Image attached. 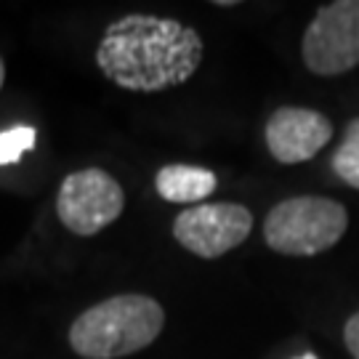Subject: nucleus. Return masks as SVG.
<instances>
[{
  "instance_id": "f257e3e1",
  "label": "nucleus",
  "mask_w": 359,
  "mask_h": 359,
  "mask_svg": "<svg viewBox=\"0 0 359 359\" xmlns=\"http://www.w3.org/2000/svg\"><path fill=\"white\" fill-rule=\"evenodd\" d=\"M203 38L168 16L128 13L104 29L96 48L102 75L126 90L157 93L187 83L203 65Z\"/></svg>"
},
{
  "instance_id": "f03ea898",
  "label": "nucleus",
  "mask_w": 359,
  "mask_h": 359,
  "mask_svg": "<svg viewBox=\"0 0 359 359\" xmlns=\"http://www.w3.org/2000/svg\"><path fill=\"white\" fill-rule=\"evenodd\" d=\"M165 327L163 306L142 293L112 295L86 309L69 327V346L86 359H120L152 344Z\"/></svg>"
},
{
  "instance_id": "7ed1b4c3",
  "label": "nucleus",
  "mask_w": 359,
  "mask_h": 359,
  "mask_svg": "<svg viewBox=\"0 0 359 359\" xmlns=\"http://www.w3.org/2000/svg\"><path fill=\"white\" fill-rule=\"evenodd\" d=\"M348 229V213L338 200L304 194L283 200L264 221V240L283 256H320L341 243Z\"/></svg>"
},
{
  "instance_id": "20e7f679",
  "label": "nucleus",
  "mask_w": 359,
  "mask_h": 359,
  "mask_svg": "<svg viewBox=\"0 0 359 359\" xmlns=\"http://www.w3.org/2000/svg\"><path fill=\"white\" fill-rule=\"evenodd\" d=\"M309 72L320 77L344 75L359 67V0H335L314 13L301 40Z\"/></svg>"
},
{
  "instance_id": "39448f33",
  "label": "nucleus",
  "mask_w": 359,
  "mask_h": 359,
  "mask_svg": "<svg viewBox=\"0 0 359 359\" xmlns=\"http://www.w3.org/2000/svg\"><path fill=\"white\" fill-rule=\"evenodd\" d=\"M126 208V194L107 170L102 168H83L69 173L56 197L59 221L80 237L99 234L104 226L120 218Z\"/></svg>"
},
{
  "instance_id": "423d86ee",
  "label": "nucleus",
  "mask_w": 359,
  "mask_h": 359,
  "mask_svg": "<svg viewBox=\"0 0 359 359\" xmlns=\"http://www.w3.org/2000/svg\"><path fill=\"white\" fill-rule=\"evenodd\" d=\"M253 213L237 203H203L181 210L173 221V237L200 258H221L248 240Z\"/></svg>"
},
{
  "instance_id": "0eeeda50",
  "label": "nucleus",
  "mask_w": 359,
  "mask_h": 359,
  "mask_svg": "<svg viewBox=\"0 0 359 359\" xmlns=\"http://www.w3.org/2000/svg\"><path fill=\"white\" fill-rule=\"evenodd\" d=\"M333 139V123L317 109L280 107L266 120V147L283 165L306 163Z\"/></svg>"
},
{
  "instance_id": "6e6552de",
  "label": "nucleus",
  "mask_w": 359,
  "mask_h": 359,
  "mask_svg": "<svg viewBox=\"0 0 359 359\" xmlns=\"http://www.w3.org/2000/svg\"><path fill=\"white\" fill-rule=\"evenodd\" d=\"M216 173L197 165H165L154 176V189L165 203H200L216 192Z\"/></svg>"
},
{
  "instance_id": "1a4fd4ad",
  "label": "nucleus",
  "mask_w": 359,
  "mask_h": 359,
  "mask_svg": "<svg viewBox=\"0 0 359 359\" xmlns=\"http://www.w3.org/2000/svg\"><path fill=\"white\" fill-rule=\"evenodd\" d=\"M333 170L344 184L359 189V117L348 120L344 142L338 144L333 154Z\"/></svg>"
},
{
  "instance_id": "9d476101",
  "label": "nucleus",
  "mask_w": 359,
  "mask_h": 359,
  "mask_svg": "<svg viewBox=\"0 0 359 359\" xmlns=\"http://www.w3.org/2000/svg\"><path fill=\"white\" fill-rule=\"evenodd\" d=\"M38 133L29 126H16L0 133V165H11L16 163L25 152H29L35 147Z\"/></svg>"
},
{
  "instance_id": "9b49d317",
  "label": "nucleus",
  "mask_w": 359,
  "mask_h": 359,
  "mask_svg": "<svg viewBox=\"0 0 359 359\" xmlns=\"http://www.w3.org/2000/svg\"><path fill=\"white\" fill-rule=\"evenodd\" d=\"M344 344H346L348 354L359 359V311H354L344 325Z\"/></svg>"
},
{
  "instance_id": "f8f14e48",
  "label": "nucleus",
  "mask_w": 359,
  "mask_h": 359,
  "mask_svg": "<svg viewBox=\"0 0 359 359\" xmlns=\"http://www.w3.org/2000/svg\"><path fill=\"white\" fill-rule=\"evenodd\" d=\"M3 80H6V65H3V59H0V88H3Z\"/></svg>"
},
{
  "instance_id": "ddd939ff",
  "label": "nucleus",
  "mask_w": 359,
  "mask_h": 359,
  "mask_svg": "<svg viewBox=\"0 0 359 359\" xmlns=\"http://www.w3.org/2000/svg\"><path fill=\"white\" fill-rule=\"evenodd\" d=\"M298 359H317L314 354H304V357H298Z\"/></svg>"
}]
</instances>
